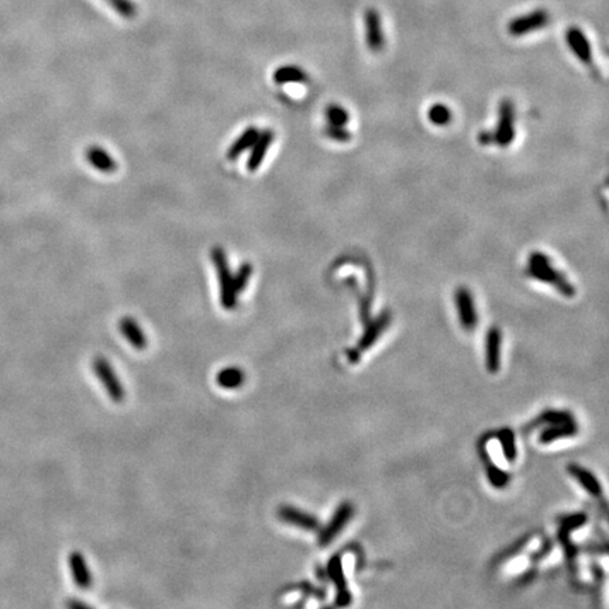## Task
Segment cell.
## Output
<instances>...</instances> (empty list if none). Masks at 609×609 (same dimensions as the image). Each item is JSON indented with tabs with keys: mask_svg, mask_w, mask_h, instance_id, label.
Segmentation results:
<instances>
[{
	"mask_svg": "<svg viewBox=\"0 0 609 609\" xmlns=\"http://www.w3.org/2000/svg\"><path fill=\"white\" fill-rule=\"evenodd\" d=\"M526 274L532 280L555 287L563 296L573 298L575 288L567 276L555 265L551 258L543 252H532L526 261Z\"/></svg>",
	"mask_w": 609,
	"mask_h": 609,
	"instance_id": "cell-1",
	"label": "cell"
},
{
	"mask_svg": "<svg viewBox=\"0 0 609 609\" xmlns=\"http://www.w3.org/2000/svg\"><path fill=\"white\" fill-rule=\"evenodd\" d=\"M212 261L217 269V278L220 285V302L226 311H232L237 304V294L233 285V275L228 263V256L223 248L216 245L212 248Z\"/></svg>",
	"mask_w": 609,
	"mask_h": 609,
	"instance_id": "cell-2",
	"label": "cell"
},
{
	"mask_svg": "<svg viewBox=\"0 0 609 609\" xmlns=\"http://www.w3.org/2000/svg\"><path fill=\"white\" fill-rule=\"evenodd\" d=\"M515 120L516 110L513 102L511 99H504L500 103V109H498L496 127L494 131H489L491 143L501 148L509 147L516 137Z\"/></svg>",
	"mask_w": 609,
	"mask_h": 609,
	"instance_id": "cell-3",
	"label": "cell"
},
{
	"mask_svg": "<svg viewBox=\"0 0 609 609\" xmlns=\"http://www.w3.org/2000/svg\"><path fill=\"white\" fill-rule=\"evenodd\" d=\"M539 422L550 423L549 429L540 434L542 443H550L559 437H567L577 433V425L573 421L571 414L567 412H547L540 417Z\"/></svg>",
	"mask_w": 609,
	"mask_h": 609,
	"instance_id": "cell-4",
	"label": "cell"
},
{
	"mask_svg": "<svg viewBox=\"0 0 609 609\" xmlns=\"http://www.w3.org/2000/svg\"><path fill=\"white\" fill-rule=\"evenodd\" d=\"M550 23V13L546 9H538L528 14L518 16L508 24V32L512 37H523L529 33L544 29Z\"/></svg>",
	"mask_w": 609,
	"mask_h": 609,
	"instance_id": "cell-5",
	"label": "cell"
},
{
	"mask_svg": "<svg viewBox=\"0 0 609 609\" xmlns=\"http://www.w3.org/2000/svg\"><path fill=\"white\" fill-rule=\"evenodd\" d=\"M454 300H456L457 316H458L461 327L467 331H473L478 324V313H477L476 300L473 298L472 291L465 287L457 288L456 295H454Z\"/></svg>",
	"mask_w": 609,
	"mask_h": 609,
	"instance_id": "cell-6",
	"label": "cell"
},
{
	"mask_svg": "<svg viewBox=\"0 0 609 609\" xmlns=\"http://www.w3.org/2000/svg\"><path fill=\"white\" fill-rule=\"evenodd\" d=\"M93 370H95L96 377L102 382L103 388L106 390L109 398L112 399L113 402H122L124 399V390H123V386H122L118 375L115 374V370L112 368V366L109 364L107 359L103 357L95 358Z\"/></svg>",
	"mask_w": 609,
	"mask_h": 609,
	"instance_id": "cell-7",
	"label": "cell"
},
{
	"mask_svg": "<svg viewBox=\"0 0 609 609\" xmlns=\"http://www.w3.org/2000/svg\"><path fill=\"white\" fill-rule=\"evenodd\" d=\"M566 41L568 48L571 49V52L575 55L579 63H583L590 69H595L591 43L579 27L575 25L570 27V29L566 32Z\"/></svg>",
	"mask_w": 609,
	"mask_h": 609,
	"instance_id": "cell-8",
	"label": "cell"
},
{
	"mask_svg": "<svg viewBox=\"0 0 609 609\" xmlns=\"http://www.w3.org/2000/svg\"><path fill=\"white\" fill-rule=\"evenodd\" d=\"M354 515V507L350 502L342 504L335 515L331 516V520L324 526V528L319 533V544L320 546H329L335 538L346 528V524L351 520Z\"/></svg>",
	"mask_w": 609,
	"mask_h": 609,
	"instance_id": "cell-9",
	"label": "cell"
},
{
	"mask_svg": "<svg viewBox=\"0 0 609 609\" xmlns=\"http://www.w3.org/2000/svg\"><path fill=\"white\" fill-rule=\"evenodd\" d=\"M366 41L367 47L371 52H381L385 47V36L382 32V23L381 16L377 9H367L366 16Z\"/></svg>",
	"mask_w": 609,
	"mask_h": 609,
	"instance_id": "cell-10",
	"label": "cell"
},
{
	"mask_svg": "<svg viewBox=\"0 0 609 609\" xmlns=\"http://www.w3.org/2000/svg\"><path fill=\"white\" fill-rule=\"evenodd\" d=\"M278 518L292 526H296V528L309 531V532H315L319 529V520L318 518H315L313 515L300 511L298 508L294 507H280L278 509Z\"/></svg>",
	"mask_w": 609,
	"mask_h": 609,
	"instance_id": "cell-11",
	"label": "cell"
},
{
	"mask_svg": "<svg viewBox=\"0 0 609 609\" xmlns=\"http://www.w3.org/2000/svg\"><path fill=\"white\" fill-rule=\"evenodd\" d=\"M501 346H502V335L498 327L489 329L487 335V368L489 373H498L501 368Z\"/></svg>",
	"mask_w": 609,
	"mask_h": 609,
	"instance_id": "cell-12",
	"label": "cell"
},
{
	"mask_svg": "<svg viewBox=\"0 0 609 609\" xmlns=\"http://www.w3.org/2000/svg\"><path fill=\"white\" fill-rule=\"evenodd\" d=\"M68 563H69V568H71L75 584L80 590L91 588L93 584V579H92V574L88 568V564H87V560L84 559V556H82L79 551H72L69 555Z\"/></svg>",
	"mask_w": 609,
	"mask_h": 609,
	"instance_id": "cell-13",
	"label": "cell"
},
{
	"mask_svg": "<svg viewBox=\"0 0 609 609\" xmlns=\"http://www.w3.org/2000/svg\"><path fill=\"white\" fill-rule=\"evenodd\" d=\"M391 323V313L390 312H382L379 316H377L366 329L363 337L359 339L358 342V348L359 351H366L367 348H370L373 344H375V342L379 339V336L386 330V327L390 326Z\"/></svg>",
	"mask_w": 609,
	"mask_h": 609,
	"instance_id": "cell-14",
	"label": "cell"
},
{
	"mask_svg": "<svg viewBox=\"0 0 609 609\" xmlns=\"http://www.w3.org/2000/svg\"><path fill=\"white\" fill-rule=\"evenodd\" d=\"M274 142V131L272 130H264L260 133L257 142L253 144V151L248 157L247 161V170L248 171H257L260 168V165L264 161V157L269 148V146Z\"/></svg>",
	"mask_w": 609,
	"mask_h": 609,
	"instance_id": "cell-15",
	"label": "cell"
},
{
	"mask_svg": "<svg viewBox=\"0 0 609 609\" xmlns=\"http://www.w3.org/2000/svg\"><path fill=\"white\" fill-rule=\"evenodd\" d=\"M119 330L123 335V337L137 350H144L148 344L146 335L143 330L134 319L131 318H123L119 323Z\"/></svg>",
	"mask_w": 609,
	"mask_h": 609,
	"instance_id": "cell-16",
	"label": "cell"
},
{
	"mask_svg": "<svg viewBox=\"0 0 609 609\" xmlns=\"http://www.w3.org/2000/svg\"><path fill=\"white\" fill-rule=\"evenodd\" d=\"M568 473L581 484L586 491H588L593 496H601L602 495V488L599 481L595 478V476L588 472V469L579 467L577 464H570L568 465Z\"/></svg>",
	"mask_w": 609,
	"mask_h": 609,
	"instance_id": "cell-17",
	"label": "cell"
},
{
	"mask_svg": "<svg viewBox=\"0 0 609 609\" xmlns=\"http://www.w3.org/2000/svg\"><path fill=\"white\" fill-rule=\"evenodd\" d=\"M87 159L89 161L92 167H95L98 171L104 173V174L113 173L118 167L115 159L110 157L103 148H100L98 146H92L87 150Z\"/></svg>",
	"mask_w": 609,
	"mask_h": 609,
	"instance_id": "cell-18",
	"label": "cell"
},
{
	"mask_svg": "<svg viewBox=\"0 0 609 609\" xmlns=\"http://www.w3.org/2000/svg\"><path fill=\"white\" fill-rule=\"evenodd\" d=\"M258 135H260V131L257 127H248L247 130H244L243 134L230 146V148L228 151V158L230 161L237 159L245 150L253 147V144L257 142Z\"/></svg>",
	"mask_w": 609,
	"mask_h": 609,
	"instance_id": "cell-19",
	"label": "cell"
},
{
	"mask_svg": "<svg viewBox=\"0 0 609 609\" xmlns=\"http://www.w3.org/2000/svg\"><path fill=\"white\" fill-rule=\"evenodd\" d=\"M274 80L278 85L304 84L308 80V74L296 65H284L274 72Z\"/></svg>",
	"mask_w": 609,
	"mask_h": 609,
	"instance_id": "cell-20",
	"label": "cell"
},
{
	"mask_svg": "<svg viewBox=\"0 0 609 609\" xmlns=\"http://www.w3.org/2000/svg\"><path fill=\"white\" fill-rule=\"evenodd\" d=\"M244 381H245V374L239 367H226L223 370H220L219 374L216 375L217 385L220 388L225 390L240 388Z\"/></svg>",
	"mask_w": 609,
	"mask_h": 609,
	"instance_id": "cell-21",
	"label": "cell"
},
{
	"mask_svg": "<svg viewBox=\"0 0 609 609\" xmlns=\"http://www.w3.org/2000/svg\"><path fill=\"white\" fill-rule=\"evenodd\" d=\"M428 119L436 127H447L453 120V112L445 103H434L428 110Z\"/></svg>",
	"mask_w": 609,
	"mask_h": 609,
	"instance_id": "cell-22",
	"label": "cell"
},
{
	"mask_svg": "<svg viewBox=\"0 0 609 609\" xmlns=\"http://www.w3.org/2000/svg\"><path fill=\"white\" fill-rule=\"evenodd\" d=\"M324 118H326L327 124L340 126V127H346L350 120V115H348L347 110L342 104H336V103L329 104L326 107Z\"/></svg>",
	"mask_w": 609,
	"mask_h": 609,
	"instance_id": "cell-23",
	"label": "cell"
},
{
	"mask_svg": "<svg viewBox=\"0 0 609 609\" xmlns=\"http://www.w3.org/2000/svg\"><path fill=\"white\" fill-rule=\"evenodd\" d=\"M107 3L124 19H133L137 14V5L133 0H107Z\"/></svg>",
	"mask_w": 609,
	"mask_h": 609,
	"instance_id": "cell-24",
	"label": "cell"
},
{
	"mask_svg": "<svg viewBox=\"0 0 609 609\" xmlns=\"http://www.w3.org/2000/svg\"><path fill=\"white\" fill-rule=\"evenodd\" d=\"M253 274V267L252 264H243L236 275L233 276V285H234V291L239 295L241 291H244V288L247 287L248 281H250V276Z\"/></svg>",
	"mask_w": 609,
	"mask_h": 609,
	"instance_id": "cell-25",
	"label": "cell"
},
{
	"mask_svg": "<svg viewBox=\"0 0 609 609\" xmlns=\"http://www.w3.org/2000/svg\"><path fill=\"white\" fill-rule=\"evenodd\" d=\"M324 134L327 138H330V140H333L336 143H347L351 140V131L347 130V127L327 124L324 127Z\"/></svg>",
	"mask_w": 609,
	"mask_h": 609,
	"instance_id": "cell-26",
	"label": "cell"
},
{
	"mask_svg": "<svg viewBox=\"0 0 609 609\" xmlns=\"http://www.w3.org/2000/svg\"><path fill=\"white\" fill-rule=\"evenodd\" d=\"M502 445H504V450H505L507 457L509 460H513L516 456V449H515V440H513L512 432L507 430L502 433Z\"/></svg>",
	"mask_w": 609,
	"mask_h": 609,
	"instance_id": "cell-27",
	"label": "cell"
},
{
	"mask_svg": "<svg viewBox=\"0 0 609 609\" xmlns=\"http://www.w3.org/2000/svg\"><path fill=\"white\" fill-rule=\"evenodd\" d=\"M68 606H74V608H89L88 605H85V604H82V602H69V604H68Z\"/></svg>",
	"mask_w": 609,
	"mask_h": 609,
	"instance_id": "cell-28",
	"label": "cell"
}]
</instances>
